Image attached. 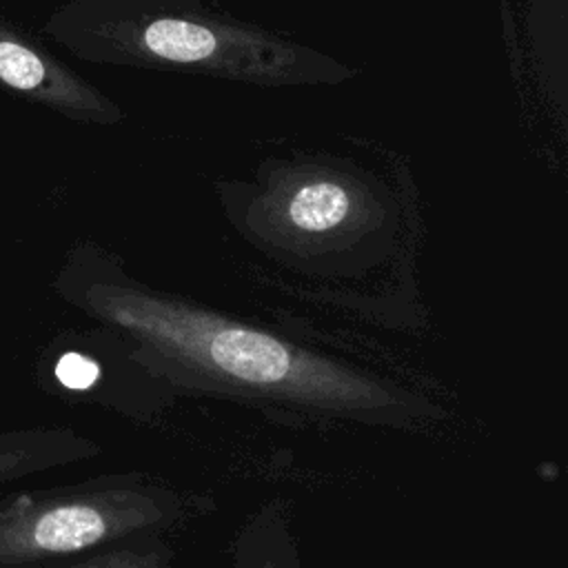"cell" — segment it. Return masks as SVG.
I'll return each mask as SVG.
<instances>
[{
    "label": "cell",
    "mask_w": 568,
    "mask_h": 568,
    "mask_svg": "<svg viewBox=\"0 0 568 568\" xmlns=\"http://www.w3.org/2000/svg\"><path fill=\"white\" fill-rule=\"evenodd\" d=\"M229 564L231 568H304L288 508L280 499L260 504L240 524L229 546Z\"/></svg>",
    "instance_id": "277c9868"
},
{
    "label": "cell",
    "mask_w": 568,
    "mask_h": 568,
    "mask_svg": "<svg viewBox=\"0 0 568 568\" xmlns=\"http://www.w3.org/2000/svg\"><path fill=\"white\" fill-rule=\"evenodd\" d=\"M102 455V444L71 426L0 430V486Z\"/></svg>",
    "instance_id": "3957f363"
},
{
    "label": "cell",
    "mask_w": 568,
    "mask_h": 568,
    "mask_svg": "<svg viewBox=\"0 0 568 568\" xmlns=\"http://www.w3.org/2000/svg\"><path fill=\"white\" fill-rule=\"evenodd\" d=\"M40 568H178V548L166 535H138Z\"/></svg>",
    "instance_id": "52a82bcc"
},
{
    "label": "cell",
    "mask_w": 568,
    "mask_h": 568,
    "mask_svg": "<svg viewBox=\"0 0 568 568\" xmlns=\"http://www.w3.org/2000/svg\"><path fill=\"white\" fill-rule=\"evenodd\" d=\"M138 47L153 60L175 64L231 62L233 49L246 47L235 42L231 31H217L209 24L186 18H153L140 27Z\"/></svg>",
    "instance_id": "5b68a950"
},
{
    "label": "cell",
    "mask_w": 568,
    "mask_h": 568,
    "mask_svg": "<svg viewBox=\"0 0 568 568\" xmlns=\"http://www.w3.org/2000/svg\"><path fill=\"white\" fill-rule=\"evenodd\" d=\"M175 390L251 404L277 419L415 430L442 422L428 397L295 346L266 331L164 297L109 291L93 300Z\"/></svg>",
    "instance_id": "6da1fadb"
},
{
    "label": "cell",
    "mask_w": 568,
    "mask_h": 568,
    "mask_svg": "<svg viewBox=\"0 0 568 568\" xmlns=\"http://www.w3.org/2000/svg\"><path fill=\"white\" fill-rule=\"evenodd\" d=\"M353 191L333 178H313L297 184L284 206L286 226L300 233H328L353 215Z\"/></svg>",
    "instance_id": "8992f818"
},
{
    "label": "cell",
    "mask_w": 568,
    "mask_h": 568,
    "mask_svg": "<svg viewBox=\"0 0 568 568\" xmlns=\"http://www.w3.org/2000/svg\"><path fill=\"white\" fill-rule=\"evenodd\" d=\"M215 499L164 477L126 470L0 497V568H40L138 535L182 532Z\"/></svg>",
    "instance_id": "7a4b0ae2"
},
{
    "label": "cell",
    "mask_w": 568,
    "mask_h": 568,
    "mask_svg": "<svg viewBox=\"0 0 568 568\" xmlns=\"http://www.w3.org/2000/svg\"><path fill=\"white\" fill-rule=\"evenodd\" d=\"M0 80L18 91H33L47 80V67L29 47L0 40Z\"/></svg>",
    "instance_id": "ba28073f"
}]
</instances>
